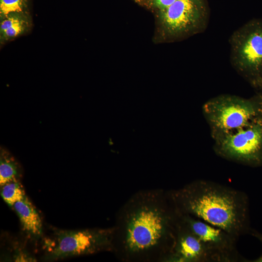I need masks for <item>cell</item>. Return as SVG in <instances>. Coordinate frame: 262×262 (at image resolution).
Here are the masks:
<instances>
[{
  "mask_svg": "<svg viewBox=\"0 0 262 262\" xmlns=\"http://www.w3.org/2000/svg\"><path fill=\"white\" fill-rule=\"evenodd\" d=\"M0 195L4 201L12 207L26 196L19 179L14 180L1 186Z\"/></svg>",
  "mask_w": 262,
  "mask_h": 262,
  "instance_id": "obj_12",
  "label": "cell"
},
{
  "mask_svg": "<svg viewBox=\"0 0 262 262\" xmlns=\"http://www.w3.org/2000/svg\"><path fill=\"white\" fill-rule=\"evenodd\" d=\"M133 0V1L134 2V1H135V0Z\"/></svg>",
  "mask_w": 262,
  "mask_h": 262,
  "instance_id": "obj_19",
  "label": "cell"
},
{
  "mask_svg": "<svg viewBox=\"0 0 262 262\" xmlns=\"http://www.w3.org/2000/svg\"><path fill=\"white\" fill-rule=\"evenodd\" d=\"M21 21V20L17 16H13L7 17L1 23V33H3L7 29L11 28Z\"/></svg>",
  "mask_w": 262,
  "mask_h": 262,
  "instance_id": "obj_15",
  "label": "cell"
},
{
  "mask_svg": "<svg viewBox=\"0 0 262 262\" xmlns=\"http://www.w3.org/2000/svg\"><path fill=\"white\" fill-rule=\"evenodd\" d=\"M115 235L118 252L126 260H147L156 255L164 261L173 246L179 215L168 193L144 191L124 206Z\"/></svg>",
  "mask_w": 262,
  "mask_h": 262,
  "instance_id": "obj_1",
  "label": "cell"
},
{
  "mask_svg": "<svg viewBox=\"0 0 262 262\" xmlns=\"http://www.w3.org/2000/svg\"><path fill=\"white\" fill-rule=\"evenodd\" d=\"M115 228L56 229L45 241L46 259L56 260L114 249Z\"/></svg>",
  "mask_w": 262,
  "mask_h": 262,
  "instance_id": "obj_6",
  "label": "cell"
},
{
  "mask_svg": "<svg viewBox=\"0 0 262 262\" xmlns=\"http://www.w3.org/2000/svg\"><path fill=\"white\" fill-rule=\"evenodd\" d=\"M202 113L212 139L247 126L262 116V95L244 98L222 94L207 100Z\"/></svg>",
  "mask_w": 262,
  "mask_h": 262,
  "instance_id": "obj_3",
  "label": "cell"
},
{
  "mask_svg": "<svg viewBox=\"0 0 262 262\" xmlns=\"http://www.w3.org/2000/svg\"><path fill=\"white\" fill-rule=\"evenodd\" d=\"M213 140V150L217 156L248 166H262V116L247 126Z\"/></svg>",
  "mask_w": 262,
  "mask_h": 262,
  "instance_id": "obj_7",
  "label": "cell"
},
{
  "mask_svg": "<svg viewBox=\"0 0 262 262\" xmlns=\"http://www.w3.org/2000/svg\"><path fill=\"white\" fill-rule=\"evenodd\" d=\"M21 167L17 161L6 148H0V185L21 176Z\"/></svg>",
  "mask_w": 262,
  "mask_h": 262,
  "instance_id": "obj_11",
  "label": "cell"
},
{
  "mask_svg": "<svg viewBox=\"0 0 262 262\" xmlns=\"http://www.w3.org/2000/svg\"><path fill=\"white\" fill-rule=\"evenodd\" d=\"M178 214L202 243L210 262H234L242 260L237 248V238L201 219L189 215Z\"/></svg>",
  "mask_w": 262,
  "mask_h": 262,
  "instance_id": "obj_8",
  "label": "cell"
},
{
  "mask_svg": "<svg viewBox=\"0 0 262 262\" xmlns=\"http://www.w3.org/2000/svg\"><path fill=\"white\" fill-rule=\"evenodd\" d=\"M167 193L179 214L201 219L237 239L250 233L249 199L243 191L198 180Z\"/></svg>",
  "mask_w": 262,
  "mask_h": 262,
  "instance_id": "obj_2",
  "label": "cell"
},
{
  "mask_svg": "<svg viewBox=\"0 0 262 262\" xmlns=\"http://www.w3.org/2000/svg\"><path fill=\"white\" fill-rule=\"evenodd\" d=\"M258 93L261 94L262 95V86L261 90Z\"/></svg>",
  "mask_w": 262,
  "mask_h": 262,
  "instance_id": "obj_18",
  "label": "cell"
},
{
  "mask_svg": "<svg viewBox=\"0 0 262 262\" xmlns=\"http://www.w3.org/2000/svg\"><path fill=\"white\" fill-rule=\"evenodd\" d=\"M16 213L23 231L30 238L36 239L42 234L41 219L27 196L13 206Z\"/></svg>",
  "mask_w": 262,
  "mask_h": 262,
  "instance_id": "obj_10",
  "label": "cell"
},
{
  "mask_svg": "<svg viewBox=\"0 0 262 262\" xmlns=\"http://www.w3.org/2000/svg\"><path fill=\"white\" fill-rule=\"evenodd\" d=\"M154 15L155 43L180 41L202 33L209 19L206 0H176Z\"/></svg>",
  "mask_w": 262,
  "mask_h": 262,
  "instance_id": "obj_4",
  "label": "cell"
},
{
  "mask_svg": "<svg viewBox=\"0 0 262 262\" xmlns=\"http://www.w3.org/2000/svg\"><path fill=\"white\" fill-rule=\"evenodd\" d=\"M27 0H0L1 15L6 16L10 14L20 13L27 6Z\"/></svg>",
  "mask_w": 262,
  "mask_h": 262,
  "instance_id": "obj_13",
  "label": "cell"
},
{
  "mask_svg": "<svg viewBox=\"0 0 262 262\" xmlns=\"http://www.w3.org/2000/svg\"><path fill=\"white\" fill-rule=\"evenodd\" d=\"M176 0H136L134 2L154 15L169 6Z\"/></svg>",
  "mask_w": 262,
  "mask_h": 262,
  "instance_id": "obj_14",
  "label": "cell"
},
{
  "mask_svg": "<svg viewBox=\"0 0 262 262\" xmlns=\"http://www.w3.org/2000/svg\"><path fill=\"white\" fill-rule=\"evenodd\" d=\"M23 29V23L21 21L5 30L2 34L7 38L13 37L20 33Z\"/></svg>",
  "mask_w": 262,
  "mask_h": 262,
  "instance_id": "obj_16",
  "label": "cell"
},
{
  "mask_svg": "<svg viewBox=\"0 0 262 262\" xmlns=\"http://www.w3.org/2000/svg\"><path fill=\"white\" fill-rule=\"evenodd\" d=\"M250 233L255 237L257 238L261 242L262 244V233H261L253 229H251ZM252 262H262V254L259 257L254 260V261H253Z\"/></svg>",
  "mask_w": 262,
  "mask_h": 262,
  "instance_id": "obj_17",
  "label": "cell"
},
{
  "mask_svg": "<svg viewBox=\"0 0 262 262\" xmlns=\"http://www.w3.org/2000/svg\"><path fill=\"white\" fill-rule=\"evenodd\" d=\"M164 261L210 262L202 243L182 221L179 215L174 244Z\"/></svg>",
  "mask_w": 262,
  "mask_h": 262,
  "instance_id": "obj_9",
  "label": "cell"
},
{
  "mask_svg": "<svg viewBox=\"0 0 262 262\" xmlns=\"http://www.w3.org/2000/svg\"><path fill=\"white\" fill-rule=\"evenodd\" d=\"M229 43L232 66L259 92L262 86V19L248 21L236 30Z\"/></svg>",
  "mask_w": 262,
  "mask_h": 262,
  "instance_id": "obj_5",
  "label": "cell"
}]
</instances>
